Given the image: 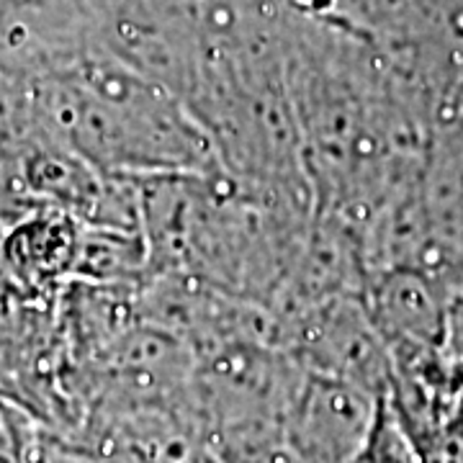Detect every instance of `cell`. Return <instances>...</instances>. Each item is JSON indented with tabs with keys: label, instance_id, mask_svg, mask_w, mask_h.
Wrapping results in <instances>:
<instances>
[{
	"label": "cell",
	"instance_id": "cell-1",
	"mask_svg": "<svg viewBox=\"0 0 463 463\" xmlns=\"http://www.w3.org/2000/svg\"><path fill=\"white\" fill-rule=\"evenodd\" d=\"M456 288L417 268H368L361 301L389 350L448 347L450 301Z\"/></svg>",
	"mask_w": 463,
	"mask_h": 463
},
{
	"label": "cell",
	"instance_id": "cell-2",
	"mask_svg": "<svg viewBox=\"0 0 463 463\" xmlns=\"http://www.w3.org/2000/svg\"><path fill=\"white\" fill-rule=\"evenodd\" d=\"M83 232L80 216L60 209L29 216L3 240L0 273L26 294L42 297L54 281L75 276Z\"/></svg>",
	"mask_w": 463,
	"mask_h": 463
},
{
	"label": "cell",
	"instance_id": "cell-3",
	"mask_svg": "<svg viewBox=\"0 0 463 463\" xmlns=\"http://www.w3.org/2000/svg\"><path fill=\"white\" fill-rule=\"evenodd\" d=\"M345 463H420L412 440L402 428L386 394L376 399V410L364 440Z\"/></svg>",
	"mask_w": 463,
	"mask_h": 463
},
{
	"label": "cell",
	"instance_id": "cell-4",
	"mask_svg": "<svg viewBox=\"0 0 463 463\" xmlns=\"http://www.w3.org/2000/svg\"><path fill=\"white\" fill-rule=\"evenodd\" d=\"M33 461V422L26 407L0 394V463Z\"/></svg>",
	"mask_w": 463,
	"mask_h": 463
}]
</instances>
